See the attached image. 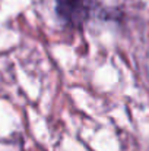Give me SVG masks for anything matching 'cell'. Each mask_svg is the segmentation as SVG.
<instances>
[{
    "mask_svg": "<svg viewBox=\"0 0 149 151\" xmlns=\"http://www.w3.org/2000/svg\"><path fill=\"white\" fill-rule=\"evenodd\" d=\"M98 12V0H56V13L69 28H82Z\"/></svg>",
    "mask_w": 149,
    "mask_h": 151,
    "instance_id": "obj_1",
    "label": "cell"
}]
</instances>
